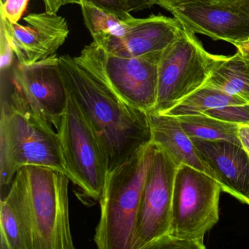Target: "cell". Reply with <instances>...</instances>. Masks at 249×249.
Here are the masks:
<instances>
[{"label": "cell", "instance_id": "cell-14", "mask_svg": "<svg viewBox=\"0 0 249 249\" xmlns=\"http://www.w3.org/2000/svg\"><path fill=\"white\" fill-rule=\"evenodd\" d=\"M183 30L175 18L154 14L144 18L131 16L124 35L111 37L102 47L108 53L124 57L160 53L179 37Z\"/></svg>", "mask_w": 249, "mask_h": 249}, {"label": "cell", "instance_id": "cell-25", "mask_svg": "<svg viewBox=\"0 0 249 249\" xmlns=\"http://www.w3.org/2000/svg\"><path fill=\"white\" fill-rule=\"evenodd\" d=\"M94 5L111 11L122 18L130 17V11L124 0H86Z\"/></svg>", "mask_w": 249, "mask_h": 249}, {"label": "cell", "instance_id": "cell-20", "mask_svg": "<svg viewBox=\"0 0 249 249\" xmlns=\"http://www.w3.org/2000/svg\"><path fill=\"white\" fill-rule=\"evenodd\" d=\"M246 103H248L240 97L206 84L166 113L175 116L202 114L211 109Z\"/></svg>", "mask_w": 249, "mask_h": 249}, {"label": "cell", "instance_id": "cell-31", "mask_svg": "<svg viewBox=\"0 0 249 249\" xmlns=\"http://www.w3.org/2000/svg\"><path fill=\"white\" fill-rule=\"evenodd\" d=\"M234 46L237 48L238 52L243 53H249V40L244 43H237Z\"/></svg>", "mask_w": 249, "mask_h": 249}, {"label": "cell", "instance_id": "cell-6", "mask_svg": "<svg viewBox=\"0 0 249 249\" xmlns=\"http://www.w3.org/2000/svg\"><path fill=\"white\" fill-rule=\"evenodd\" d=\"M220 57L207 52L195 34L183 29L160 55L157 103L151 112L166 113L205 86Z\"/></svg>", "mask_w": 249, "mask_h": 249}, {"label": "cell", "instance_id": "cell-7", "mask_svg": "<svg viewBox=\"0 0 249 249\" xmlns=\"http://www.w3.org/2000/svg\"><path fill=\"white\" fill-rule=\"evenodd\" d=\"M67 90L68 103L56 130L67 176L86 196L99 200L107 176V160L91 122Z\"/></svg>", "mask_w": 249, "mask_h": 249}, {"label": "cell", "instance_id": "cell-32", "mask_svg": "<svg viewBox=\"0 0 249 249\" xmlns=\"http://www.w3.org/2000/svg\"><path fill=\"white\" fill-rule=\"evenodd\" d=\"M240 53H241V52H240ZM241 53L243 54V58H244L245 62H246V65H247L248 70H249V53Z\"/></svg>", "mask_w": 249, "mask_h": 249}, {"label": "cell", "instance_id": "cell-26", "mask_svg": "<svg viewBox=\"0 0 249 249\" xmlns=\"http://www.w3.org/2000/svg\"><path fill=\"white\" fill-rule=\"evenodd\" d=\"M234 1V0H153V2H154V5H159L170 12V10L173 9L175 7L181 5V4L187 3V2H213L231 3Z\"/></svg>", "mask_w": 249, "mask_h": 249}, {"label": "cell", "instance_id": "cell-19", "mask_svg": "<svg viewBox=\"0 0 249 249\" xmlns=\"http://www.w3.org/2000/svg\"><path fill=\"white\" fill-rule=\"evenodd\" d=\"M183 129L191 138L205 141H226L241 145L238 125L205 114L177 116Z\"/></svg>", "mask_w": 249, "mask_h": 249}, {"label": "cell", "instance_id": "cell-29", "mask_svg": "<svg viewBox=\"0 0 249 249\" xmlns=\"http://www.w3.org/2000/svg\"><path fill=\"white\" fill-rule=\"evenodd\" d=\"M238 137L242 147L249 156V124L238 125Z\"/></svg>", "mask_w": 249, "mask_h": 249}, {"label": "cell", "instance_id": "cell-17", "mask_svg": "<svg viewBox=\"0 0 249 249\" xmlns=\"http://www.w3.org/2000/svg\"><path fill=\"white\" fill-rule=\"evenodd\" d=\"M207 84L249 103V72L243 54L221 55Z\"/></svg>", "mask_w": 249, "mask_h": 249}, {"label": "cell", "instance_id": "cell-13", "mask_svg": "<svg viewBox=\"0 0 249 249\" xmlns=\"http://www.w3.org/2000/svg\"><path fill=\"white\" fill-rule=\"evenodd\" d=\"M207 174L221 190L249 205V156L242 145L226 141L192 138Z\"/></svg>", "mask_w": 249, "mask_h": 249}, {"label": "cell", "instance_id": "cell-12", "mask_svg": "<svg viewBox=\"0 0 249 249\" xmlns=\"http://www.w3.org/2000/svg\"><path fill=\"white\" fill-rule=\"evenodd\" d=\"M184 30L234 46L249 40V18L230 3L192 2L170 11Z\"/></svg>", "mask_w": 249, "mask_h": 249}, {"label": "cell", "instance_id": "cell-23", "mask_svg": "<svg viewBox=\"0 0 249 249\" xmlns=\"http://www.w3.org/2000/svg\"><path fill=\"white\" fill-rule=\"evenodd\" d=\"M29 0H5L1 5V15L12 23H18L28 5Z\"/></svg>", "mask_w": 249, "mask_h": 249}, {"label": "cell", "instance_id": "cell-3", "mask_svg": "<svg viewBox=\"0 0 249 249\" xmlns=\"http://www.w3.org/2000/svg\"><path fill=\"white\" fill-rule=\"evenodd\" d=\"M155 148L150 142L107 172L94 237L98 249H132L142 188Z\"/></svg>", "mask_w": 249, "mask_h": 249}, {"label": "cell", "instance_id": "cell-15", "mask_svg": "<svg viewBox=\"0 0 249 249\" xmlns=\"http://www.w3.org/2000/svg\"><path fill=\"white\" fill-rule=\"evenodd\" d=\"M1 249H34L33 228L22 178L17 172L1 201Z\"/></svg>", "mask_w": 249, "mask_h": 249}, {"label": "cell", "instance_id": "cell-16", "mask_svg": "<svg viewBox=\"0 0 249 249\" xmlns=\"http://www.w3.org/2000/svg\"><path fill=\"white\" fill-rule=\"evenodd\" d=\"M148 113L152 142L178 167L186 164L206 173L192 138L185 132L178 118L167 113Z\"/></svg>", "mask_w": 249, "mask_h": 249}, {"label": "cell", "instance_id": "cell-1", "mask_svg": "<svg viewBox=\"0 0 249 249\" xmlns=\"http://www.w3.org/2000/svg\"><path fill=\"white\" fill-rule=\"evenodd\" d=\"M67 89L88 117L107 160V172L152 142L148 113L131 106L70 55L59 56Z\"/></svg>", "mask_w": 249, "mask_h": 249}, {"label": "cell", "instance_id": "cell-28", "mask_svg": "<svg viewBox=\"0 0 249 249\" xmlns=\"http://www.w3.org/2000/svg\"><path fill=\"white\" fill-rule=\"evenodd\" d=\"M130 12L147 9L154 6L153 0H124Z\"/></svg>", "mask_w": 249, "mask_h": 249}, {"label": "cell", "instance_id": "cell-5", "mask_svg": "<svg viewBox=\"0 0 249 249\" xmlns=\"http://www.w3.org/2000/svg\"><path fill=\"white\" fill-rule=\"evenodd\" d=\"M161 52L124 57L108 53L93 41L75 59L110 86L126 103L148 113L157 103L158 65Z\"/></svg>", "mask_w": 249, "mask_h": 249}, {"label": "cell", "instance_id": "cell-33", "mask_svg": "<svg viewBox=\"0 0 249 249\" xmlns=\"http://www.w3.org/2000/svg\"><path fill=\"white\" fill-rule=\"evenodd\" d=\"M5 0H0V2H1V5H2V4L5 3Z\"/></svg>", "mask_w": 249, "mask_h": 249}, {"label": "cell", "instance_id": "cell-18", "mask_svg": "<svg viewBox=\"0 0 249 249\" xmlns=\"http://www.w3.org/2000/svg\"><path fill=\"white\" fill-rule=\"evenodd\" d=\"M79 5L86 27L94 41L100 46L111 37H122L124 35L128 18L132 15L127 18H122L115 13L86 0H81Z\"/></svg>", "mask_w": 249, "mask_h": 249}, {"label": "cell", "instance_id": "cell-30", "mask_svg": "<svg viewBox=\"0 0 249 249\" xmlns=\"http://www.w3.org/2000/svg\"><path fill=\"white\" fill-rule=\"evenodd\" d=\"M230 5L242 15L249 18V0H234Z\"/></svg>", "mask_w": 249, "mask_h": 249}, {"label": "cell", "instance_id": "cell-11", "mask_svg": "<svg viewBox=\"0 0 249 249\" xmlns=\"http://www.w3.org/2000/svg\"><path fill=\"white\" fill-rule=\"evenodd\" d=\"M27 25L12 23L1 15V28L18 63H35L56 54L69 36L68 21L56 13L31 14L24 17Z\"/></svg>", "mask_w": 249, "mask_h": 249}, {"label": "cell", "instance_id": "cell-9", "mask_svg": "<svg viewBox=\"0 0 249 249\" xmlns=\"http://www.w3.org/2000/svg\"><path fill=\"white\" fill-rule=\"evenodd\" d=\"M178 167L173 160L156 145L142 188L132 249H148L154 242L170 232Z\"/></svg>", "mask_w": 249, "mask_h": 249}, {"label": "cell", "instance_id": "cell-22", "mask_svg": "<svg viewBox=\"0 0 249 249\" xmlns=\"http://www.w3.org/2000/svg\"><path fill=\"white\" fill-rule=\"evenodd\" d=\"M205 249L204 242L178 238L166 234L154 242L149 249Z\"/></svg>", "mask_w": 249, "mask_h": 249}, {"label": "cell", "instance_id": "cell-27", "mask_svg": "<svg viewBox=\"0 0 249 249\" xmlns=\"http://www.w3.org/2000/svg\"><path fill=\"white\" fill-rule=\"evenodd\" d=\"M81 0H43L46 11L57 13L62 7L67 5H80Z\"/></svg>", "mask_w": 249, "mask_h": 249}, {"label": "cell", "instance_id": "cell-24", "mask_svg": "<svg viewBox=\"0 0 249 249\" xmlns=\"http://www.w3.org/2000/svg\"><path fill=\"white\" fill-rule=\"evenodd\" d=\"M14 56L15 53L5 33L0 30V68L2 73H6L11 69Z\"/></svg>", "mask_w": 249, "mask_h": 249}, {"label": "cell", "instance_id": "cell-2", "mask_svg": "<svg viewBox=\"0 0 249 249\" xmlns=\"http://www.w3.org/2000/svg\"><path fill=\"white\" fill-rule=\"evenodd\" d=\"M43 166L67 175L59 134L37 117L15 91L2 87L0 184H11L17 172Z\"/></svg>", "mask_w": 249, "mask_h": 249}, {"label": "cell", "instance_id": "cell-21", "mask_svg": "<svg viewBox=\"0 0 249 249\" xmlns=\"http://www.w3.org/2000/svg\"><path fill=\"white\" fill-rule=\"evenodd\" d=\"M202 114L236 124H249V103L211 109Z\"/></svg>", "mask_w": 249, "mask_h": 249}, {"label": "cell", "instance_id": "cell-4", "mask_svg": "<svg viewBox=\"0 0 249 249\" xmlns=\"http://www.w3.org/2000/svg\"><path fill=\"white\" fill-rule=\"evenodd\" d=\"M33 228L34 249H74L65 173L43 166L18 170Z\"/></svg>", "mask_w": 249, "mask_h": 249}, {"label": "cell", "instance_id": "cell-8", "mask_svg": "<svg viewBox=\"0 0 249 249\" xmlns=\"http://www.w3.org/2000/svg\"><path fill=\"white\" fill-rule=\"evenodd\" d=\"M219 183L205 172L186 164L175 177L171 224L168 234L204 242L219 219Z\"/></svg>", "mask_w": 249, "mask_h": 249}, {"label": "cell", "instance_id": "cell-10", "mask_svg": "<svg viewBox=\"0 0 249 249\" xmlns=\"http://www.w3.org/2000/svg\"><path fill=\"white\" fill-rule=\"evenodd\" d=\"M11 83V89L30 110L57 130L68 97L57 55L29 65L18 63Z\"/></svg>", "mask_w": 249, "mask_h": 249}]
</instances>
